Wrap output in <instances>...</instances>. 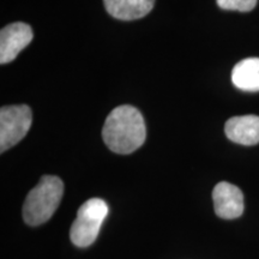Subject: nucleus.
<instances>
[{
    "instance_id": "1",
    "label": "nucleus",
    "mask_w": 259,
    "mask_h": 259,
    "mask_svg": "<svg viewBox=\"0 0 259 259\" xmlns=\"http://www.w3.org/2000/svg\"><path fill=\"white\" fill-rule=\"evenodd\" d=\"M102 137L113 153L121 155L134 153L143 145L147 137L143 115L132 106L116 107L107 116Z\"/></svg>"
},
{
    "instance_id": "2",
    "label": "nucleus",
    "mask_w": 259,
    "mask_h": 259,
    "mask_svg": "<svg viewBox=\"0 0 259 259\" xmlns=\"http://www.w3.org/2000/svg\"><path fill=\"white\" fill-rule=\"evenodd\" d=\"M64 194V184L54 176L41 178L28 193L23 204V219L29 226H40L54 215Z\"/></svg>"
},
{
    "instance_id": "3",
    "label": "nucleus",
    "mask_w": 259,
    "mask_h": 259,
    "mask_svg": "<svg viewBox=\"0 0 259 259\" xmlns=\"http://www.w3.org/2000/svg\"><path fill=\"white\" fill-rule=\"evenodd\" d=\"M107 215L108 205L101 198L88 199L82 204L70 229L72 244L77 247H88L94 244Z\"/></svg>"
},
{
    "instance_id": "4",
    "label": "nucleus",
    "mask_w": 259,
    "mask_h": 259,
    "mask_svg": "<svg viewBox=\"0 0 259 259\" xmlns=\"http://www.w3.org/2000/svg\"><path fill=\"white\" fill-rule=\"evenodd\" d=\"M32 113L27 105L4 106L0 109V151L15 147L27 136Z\"/></svg>"
},
{
    "instance_id": "5",
    "label": "nucleus",
    "mask_w": 259,
    "mask_h": 259,
    "mask_svg": "<svg viewBox=\"0 0 259 259\" xmlns=\"http://www.w3.org/2000/svg\"><path fill=\"white\" fill-rule=\"evenodd\" d=\"M34 34L30 25L17 22L6 25L0 31V64L5 65L15 60L19 52L30 44Z\"/></svg>"
},
{
    "instance_id": "6",
    "label": "nucleus",
    "mask_w": 259,
    "mask_h": 259,
    "mask_svg": "<svg viewBox=\"0 0 259 259\" xmlns=\"http://www.w3.org/2000/svg\"><path fill=\"white\" fill-rule=\"evenodd\" d=\"M212 200L215 213L221 219H238L244 212V194L239 187L227 181H221L215 186Z\"/></svg>"
},
{
    "instance_id": "7",
    "label": "nucleus",
    "mask_w": 259,
    "mask_h": 259,
    "mask_svg": "<svg viewBox=\"0 0 259 259\" xmlns=\"http://www.w3.org/2000/svg\"><path fill=\"white\" fill-rule=\"evenodd\" d=\"M226 136L234 143L255 145L259 143V116L242 115L231 118L225 125Z\"/></svg>"
},
{
    "instance_id": "8",
    "label": "nucleus",
    "mask_w": 259,
    "mask_h": 259,
    "mask_svg": "<svg viewBox=\"0 0 259 259\" xmlns=\"http://www.w3.org/2000/svg\"><path fill=\"white\" fill-rule=\"evenodd\" d=\"M103 3L112 17L120 21H135L153 10L155 0H103Z\"/></svg>"
},
{
    "instance_id": "9",
    "label": "nucleus",
    "mask_w": 259,
    "mask_h": 259,
    "mask_svg": "<svg viewBox=\"0 0 259 259\" xmlns=\"http://www.w3.org/2000/svg\"><path fill=\"white\" fill-rule=\"evenodd\" d=\"M232 82L244 92H259V58L239 61L232 71Z\"/></svg>"
},
{
    "instance_id": "10",
    "label": "nucleus",
    "mask_w": 259,
    "mask_h": 259,
    "mask_svg": "<svg viewBox=\"0 0 259 259\" xmlns=\"http://www.w3.org/2000/svg\"><path fill=\"white\" fill-rule=\"evenodd\" d=\"M219 8L228 11L250 12L257 5V0H216Z\"/></svg>"
}]
</instances>
